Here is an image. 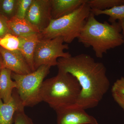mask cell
I'll return each instance as SVG.
<instances>
[{"label": "cell", "mask_w": 124, "mask_h": 124, "mask_svg": "<svg viewBox=\"0 0 124 124\" xmlns=\"http://www.w3.org/2000/svg\"><path fill=\"white\" fill-rule=\"evenodd\" d=\"M91 12L94 15H105L109 16L108 22L111 23L115 22L124 19V5L116 6L108 9L101 10L91 9Z\"/></svg>", "instance_id": "15"}, {"label": "cell", "mask_w": 124, "mask_h": 124, "mask_svg": "<svg viewBox=\"0 0 124 124\" xmlns=\"http://www.w3.org/2000/svg\"><path fill=\"white\" fill-rule=\"evenodd\" d=\"M87 2L71 13L51 20L48 26L39 33L40 39L60 37L65 43L70 44L78 38L91 13Z\"/></svg>", "instance_id": "4"}, {"label": "cell", "mask_w": 124, "mask_h": 124, "mask_svg": "<svg viewBox=\"0 0 124 124\" xmlns=\"http://www.w3.org/2000/svg\"><path fill=\"white\" fill-rule=\"evenodd\" d=\"M51 67L42 65L31 73L18 75L12 72L11 77L17 84L16 89L24 107H32L41 102L40 91Z\"/></svg>", "instance_id": "5"}, {"label": "cell", "mask_w": 124, "mask_h": 124, "mask_svg": "<svg viewBox=\"0 0 124 124\" xmlns=\"http://www.w3.org/2000/svg\"><path fill=\"white\" fill-rule=\"evenodd\" d=\"M57 62L58 70L73 76L81 88L76 106L85 110L97 107L110 87L104 64L86 54L59 58Z\"/></svg>", "instance_id": "1"}, {"label": "cell", "mask_w": 124, "mask_h": 124, "mask_svg": "<svg viewBox=\"0 0 124 124\" xmlns=\"http://www.w3.org/2000/svg\"><path fill=\"white\" fill-rule=\"evenodd\" d=\"M21 38L11 33H8L0 39V46L9 51L19 50Z\"/></svg>", "instance_id": "18"}, {"label": "cell", "mask_w": 124, "mask_h": 124, "mask_svg": "<svg viewBox=\"0 0 124 124\" xmlns=\"http://www.w3.org/2000/svg\"><path fill=\"white\" fill-rule=\"evenodd\" d=\"M88 0H51L52 20L67 15L78 8Z\"/></svg>", "instance_id": "11"}, {"label": "cell", "mask_w": 124, "mask_h": 124, "mask_svg": "<svg viewBox=\"0 0 124 124\" xmlns=\"http://www.w3.org/2000/svg\"><path fill=\"white\" fill-rule=\"evenodd\" d=\"M81 88L76 79L58 70L55 76L45 80L40 91L41 101L45 102L56 112L76 106Z\"/></svg>", "instance_id": "3"}, {"label": "cell", "mask_w": 124, "mask_h": 124, "mask_svg": "<svg viewBox=\"0 0 124 124\" xmlns=\"http://www.w3.org/2000/svg\"><path fill=\"white\" fill-rule=\"evenodd\" d=\"M23 108L24 107L16 90L9 102L4 103L0 98V124H14L16 112Z\"/></svg>", "instance_id": "10"}, {"label": "cell", "mask_w": 124, "mask_h": 124, "mask_svg": "<svg viewBox=\"0 0 124 124\" xmlns=\"http://www.w3.org/2000/svg\"><path fill=\"white\" fill-rule=\"evenodd\" d=\"M9 33L20 38H24L40 33L36 28L25 19L14 17L7 22Z\"/></svg>", "instance_id": "12"}, {"label": "cell", "mask_w": 124, "mask_h": 124, "mask_svg": "<svg viewBox=\"0 0 124 124\" xmlns=\"http://www.w3.org/2000/svg\"><path fill=\"white\" fill-rule=\"evenodd\" d=\"M118 22H119L120 23L121 26L122 31V35H123L124 40V19L119 20Z\"/></svg>", "instance_id": "24"}, {"label": "cell", "mask_w": 124, "mask_h": 124, "mask_svg": "<svg viewBox=\"0 0 124 124\" xmlns=\"http://www.w3.org/2000/svg\"><path fill=\"white\" fill-rule=\"evenodd\" d=\"M7 22L6 19L0 16V39L9 33Z\"/></svg>", "instance_id": "22"}, {"label": "cell", "mask_w": 124, "mask_h": 124, "mask_svg": "<svg viewBox=\"0 0 124 124\" xmlns=\"http://www.w3.org/2000/svg\"><path fill=\"white\" fill-rule=\"evenodd\" d=\"M112 93L121 94L124 95V77H122L114 83L112 87Z\"/></svg>", "instance_id": "21"}, {"label": "cell", "mask_w": 124, "mask_h": 124, "mask_svg": "<svg viewBox=\"0 0 124 124\" xmlns=\"http://www.w3.org/2000/svg\"><path fill=\"white\" fill-rule=\"evenodd\" d=\"M112 96L116 102L124 110V95L121 94L112 93Z\"/></svg>", "instance_id": "23"}, {"label": "cell", "mask_w": 124, "mask_h": 124, "mask_svg": "<svg viewBox=\"0 0 124 124\" xmlns=\"http://www.w3.org/2000/svg\"><path fill=\"white\" fill-rule=\"evenodd\" d=\"M14 124H34L32 120L25 113L24 108L18 110L14 116Z\"/></svg>", "instance_id": "20"}, {"label": "cell", "mask_w": 124, "mask_h": 124, "mask_svg": "<svg viewBox=\"0 0 124 124\" xmlns=\"http://www.w3.org/2000/svg\"><path fill=\"white\" fill-rule=\"evenodd\" d=\"M12 72L3 68L0 73V98L4 103H7L13 97V90L17 88L15 81L12 80Z\"/></svg>", "instance_id": "13"}, {"label": "cell", "mask_w": 124, "mask_h": 124, "mask_svg": "<svg viewBox=\"0 0 124 124\" xmlns=\"http://www.w3.org/2000/svg\"><path fill=\"white\" fill-rule=\"evenodd\" d=\"M62 37L40 39L36 46L34 55L35 69L42 65L51 67L57 66L58 59L60 58H68L71 55L64 52L69 49L68 44H64Z\"/></svg>", "instance_id": "6"}, {"label": "cell", "mask_w": 124, "mask_h": 124, "mask_svg": "<svg viewBox=\"0 0 124 124\" xmlns=\"http://www.w3.org/2000/svg\"><path fill=\"white\" fill-rule=\"evenodd\" d=\"M3 68V61H2V59L1 54H0V73L1 71Z\"/></svg>", "instance_id": "25"}, {"label": "cell", "mask_w": 124, "mask_h": 124, "mask_svg": "<svg viewBox=\"0 0 124 124\" xmlns=\"http://www.w3.org/2000/svg\"><path fill=\"white\" fill-rule=\"evenodd\" d=\"M25 19L40 32L46 28L52 20L51 0H33Z\"/></svg>", "instance_id": "7"}, {"label": "cell", "mask_w": 124, "mask_h": 124, "mask_svg": "<svg viewBox=\"0 0 124 124\" xmlns=\"http://www.w3.org/2000/svg\"><path fill=\"white\" fill-rule=\"evenodd\" d=\"M57 124H98L82 108L74 106L57 112Z\"/></svg>", "instance_id": "8"}, {"label": "cell", "mask_w": 124, "mask_h": 124, "mask_svg": "<svg viewBox=\"0 0 124 124\" xmlns=\"http://www.w3.org/2000/svg\"><path fill=\"white\" fill-rule=\"evenodd\" d=\"M17 0H0V16L7 21L15 17Z\"/></svg>", "instance_id": "16"}, {"label": "cell", "mask_w": 124, "mask_h": 124, "mask_svg": "<svg viewBox=\"0 0 124 124\" xmlns=\"http://www.w3.org/2000/svg\"><path fill=\"white\" fill-rule=\"evenodd\" d=\"M33 0H17L16 17L24 19Z\"/></svg>", "instance_id": "19"}, {"label": "cell", "mask_w": 124, "mask_h": 124, "mask_svg": "<svg viewBox=\"0 0 124 124\" xmlns=\"http://www.w3.org/2000/svg\"><path fill=\"white\" fill-rule=\"evenodd\" d=\"M21 38L19 50L32 72L35 70L34 63V55L36 46L40 39L39 33Z\"/></svg>", "instance_id": "14"}, {"label": "cell", "mask_w": 124, "mask_h": 124, "mask_svg": "<svg viewBox=\"0 0 124 124\" xmlns=\"http://www.w3.org/2000/svg\"><path fill=\"white\" fill-rule=\"evenodd\" d=\"M119 22L110 24L99 22L91 12L79 36L78 42L86 48L91 47L98 58H102L108 50L124 43Z\"/></svg>", "instance_id": "2"}, {"label": "cell", "mask_w": 124, "mask_h": 124, "mask_svg": "<svg viewBox=\"0 0 124 124\" xmlns=\"http://www.w3.org/2000/svg\"><path fill=\"white\" fill-rule=\"evenodd\" d=\"M0 54L3 61V68H7L18 75L32 72L29 65L19 50L9 51L0 46Z\"/></svg>", "instance_id": "9"}, {"label": "cell", "mask_w": 124, "mask_h": 124, "mask_svg": "<svg viewBox=\"0 0 124 124\" xmlns=\"http://www.w3.org/2000/svg\"><path fill=\"white\" fill-rule=\"evenodd\" d=\"M87 4L91 9L102 11L124 5V0H88Z\"/></svg>", "instance_id": "17"}]
</instances>
